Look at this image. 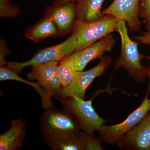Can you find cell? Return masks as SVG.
<instances>
[{"mask_svg": "<svg viewBox=\"0 0 150 150\" xmlns=\"http://www.w3.org/2000/svg\"><path fill=\"white\" fill-rule=\"evenodd\" d=\"M116 31L121 38L120 56L116 62L114 71L124 68L137 82H143L147 77V68L141 64V60L146 58L138 49L139 43L131 40L129 36L127 24L123 20H119Z\"/></svg>", "mask_w": 150, "mask_h": 150, "instance_id": "obj_1", "label": "cell"}, {"mask_svg": "<svg viewBox=\"0 0 150 150\" xmlns=\"http://www.w3.org/2000/svg\"><path fill=\"white\" fill-rule=\"evenodd\" d=\"M72 114L66 110L47 108L41 119V129L46 142L77 135L80 127Z\"/></svg>", "mask_w": 150, "mask_h": 150, "instance_id": "obj_2", "label": "cell"}, {"mask_svg": "<svg viewBox=\"0 0 150 150\" xmlns=\"http://www.w3.org/2000/svg\"><path fill=\"white\" fill-rule=\"evenodd\" d=\"M118 21L110 15H105L98 20L90 22L77 20L72 30L76 40V51L82 50L116 31Z\"/></svg>", "mask_w": 150, "mask_h": 150, "instance_id": "obj_3", "label": "cell"}, {"mask_svg": "<svg viewBox=\"0 0 150 150\" xmlns=\"http://www.w3.org/2000/svg\"><path fill=\"white\" fill-rule=\"evenodd\" d=\"M97 94L89 100H85L75 97H68L59 99L64 110L76 117L81 129L91 135L98 131L106 120L100 117L93 106V100Z\"/></svg>", "mask_w": 150, "mask_h": 150, "instance_id": "obj_4", "label": "cell"}, {"mask_svg": "<svg viewBox=\"0 0 150 150\" xmlns=\"http://www.w3.org/2000/svg\"><path fill=\"white\" fill-rule=\"evenodd\" d=\"M150 86L143 101L138 108L129 114L123 122L115 125H103L98 130L103 142L110 145L117 144L124 136L142 121L150 111Z\"/></svg>", "mask_w": 150, "mask_h": 150, "instance_id": "obj_5", "label": "cell"}, {"mask_svg": "<svg viewBox=\"0 0 150 150\" xmlns=\"http://www.w3.org/2000/svg\"><path fill=\"white\" fill-rule=\"evenodd\" d=\"M112 59L108 56H103L99 64L91 69L77 72L71 83L62 87L54 97L57 99L68 97H75L84 99L86 91L96 78L102 76L111 64Z\"/></svg>", "mask_w": 150, "mask_h": 150, "instance_id": "obj_6", "label": "cell"}, {"mask_svg": "<svg viewBox=\"0 0 150 150\" xmlns=\"http://www.w3.org/2000/svg\"><path fill=\"white\" fill-rule=\"evenodd\" d=\"M76 48V40L75 36L72 34L62 43L41 49L31 59L26 62H7L6 66L18 73H20L24 68L28 66L53 61L59 62L74 52Z\"/></svg>", "mask_w": 150, "mask_h": 150, "instance_id": "obj_7", "label": "cell"}, {"mask_svg": "<svg viewBox=\"0 0 150 150\" xmlns=\"http://www.w3.org/2000/svg\"><path fill=\"white\" fill-rule=\"evenodd\" d=\"M58 64L59 62L53 61L33 65L27 75L28 79L36 81L42 86L47 99L51 103V97L55 96L62 87Z\"/></svg>", "mask_w": 150, "mask_h": 150, "instance_id": "obj_8", "label": "cell"}, {"mask_svg": "<svg viewBox=\"0 0 150 150\" xmlns=\"http://www.w3.org/2000/svg\"><path fill=\"white\" fill-rule=\"evenodd\" d=\"M140 0H114L108 7L102 11L103 15H110L127 24L131 32L141 30L142 22L139 19Z\"/></svg>", "mask_w": 150, "mask_h": 150, "instance_id": "obj_9", "label": "cell"}, {"mask_svg": "<svg viewBox=\"0 0 150 150\" xmlns=\"http://www.w3.org/2000/svg\"><path fill=\"white\" fill-rule=\"evenodd\" d=\"M115 42L114 37L109 34L82 50L71 54L70 56L76 71H83L91 61L101 59L105 52L112 49Z\"/></svg>", "mask_w": 150, "mask_h": 150, "instance_id": "obj_10", "label": "cell"}, {"mask_svg": "<svg viewBox=\"0 0 150 150\" xmlns=\"http://www.w3.org/2000/svg\"><path fill=\"white\" fill-rule=\"evenodd\" d=\"M117 145L123 150H150V111Z\"/></svg>", "mask_w": 150, "mask_h": 150, "instance_id": "obj_11", "label": "cell"}, {"mask_svg": "<svg viewBox=\"0 0 150 150\" xmlns=\"http://www.w3.org/2000/svg\"><path fill=\"white\" fill-rule=\"evenodd\" d=\"M44 16L54 23L59 36L66 35L72 31L77 20L76 3L50 6L45 9Z\"/></svg>", "mask_w": 150, "mask_h": 150, "instance_id": "obj_12", "label": "cell"}, {"mask_svg": "<svg viewBox=\"0 0 150 150\" xmlns=\"http://www.w3.org/2000/svg\"><path fill=\"white\" fill-rule=\"evenodd\" d=\"M100 137H95L83 131L75 136L64 139L48 141L49 147L58 150H102Z\"/></svg>", "mask_w": 150, "mask_h": 150, "instance_id": "obj_13", "label": "cell"}, {"mask_svg": "<svg viewBox=\"0 0 150 150\" xmlns=\"http://www.w3.org/2000/svg\"><path fill=\"white\" fill-rule=\"evenodd\" d=\"M26 123L20 118L13 120L8 131L0 136V150H15L22 146Z\"/></svg>", "mask_w": 150, "mask_h": 150, "instance_id": "obj_14", "label": "cell"}, {"mask_svg": "<svg viewBox=\"0 0 150 150\" xmlns=\"http://www.w3.org/2000/svg\"><path fill=\"white\" fill-rule=\"evenodd\" d=\"M105 0H79L76 3L77 20L85 22L96 21L104 15L101 8Z\"/></svg>", "mask_w": 150, "mask_h": 150, "instance_id": "obj_15", "label": "cell"}, {"mask_svg": "<svg viewBox=\"0 0 150 150\" xmlns=\"http://www.w3.org/2000/svg\"><path fill=\"white\" fill-rule=\"evenodd\" d=\"M24 35L26 38L36 43L48 37L59 36L54 23L46 17L29 28L25 32Z\"/></svg>", "mask_w": 150, "mask_h": 150, "instance_id": "obj_16", "label": "cell"}, {"mask_svg": "<svg viewBox=\"0 0 150 150\" xmlns=\"http://www.w3.org/2000/svg\"><path fill=\"white\" fill-rule=\"evenodd\" d=\"M14 80L27 84L31 86L38 92L42 100V105L44 108L47 109L53 107L52 103L49 102L46 98L44 90L40 87L38 83H32L23 79L20 77L18 73L8 67L1 66L0 68V81Z\"/></svg>", "mask_w": 150, "mask_h": 150, "instance_id": "obj_17", "label": "cell"}, {"mask_svg": "<svg viewBox=\"0 0 150 150\" xmlns=\"http://www.w3.org/2000/svg\"><path fill=\"white\" fill-rule=\"evenodd\" d=\"M77 71L70 55L66 56L59 62L58 74L61 81L62 87L71 83Z\"/></svg>", "mask_w": 150, "mask_h": 150, "instance_id": "obj_18", "label": "cell"}, {"mask_svg": "<svg viewBox=\"0 0 150 150\" xmlns=\"http://www.w3.org/2000/svg\"><path fill=\"white\" fill-rule=\"evenodd\" d=\"M19 8L15 5L11 4L10 1L0 2V15L6 18H14L20 13Z\"/></svg>", "mask_w": 150, "mask_h": 150, "instance_id": "obj_19", "label": "cell"}, {"mask_svg": "<svg viewBox=\"0 0 150 150\" xmlns=\"http://www.w3.org/2000/svg\"><path fill=\"white\" fill-rule=\"evenodd\" d=\"M139 16L143 18L147 31H150V0H140Z\"/></svg>", "mask_w": 150, "mask_h": 150, "instance_id": "obj_20", "label": "cell"}, {"mask_svg": "<svg viewBox=\"0 0 150 150\" xmlns=\"http://www.w3.org/2000/svg\"><path fill=\"white\" fill-rule=\"evenodd\" d=\"M0 48V65L1 67L7 65V62H6L5 58L9 54V51L7 48L5 40L1 39Z\"/></svg>", "mask_w": 150, "mask_h": 150, "instance_id": "obj_21", "label": "cell"}, {"mask_svg": "<svg viewBox=\"0 0 150 150\" xmlns=\"http://www.w3.org/2000/svg\"><path fill=\"white\" fill-rule=\"evenodd\" d=\"M134 38L140 43L150 46V31H147L143 35L135 36Z\"/></svg>", "mask_w": 150, "mask_h": 150, "instance_id": "obj_22", "label": "cell"}, {"mask_svg": "<svg viewBox=\"0 0 150 150\" xmlns=\"http://www.w3.org/2000/svg\"><path fill=\"white\" fill-rule=\"evenodd\" d=\"M79 0H53V5L56 6L62 5L71 3H76Z\"/></svg>", "mask_w": 150, "mask_h": 150, "instance_id": "obj_23", "label": "cell"}, {"mask_svg": "<svg viewBox=\"0 0 150 150\" xmlns=\"http://www.w3.org/2000/svg\"><path fill=\"white\" fill-rule=\"evenodd\" d=\"M147 77H149V79L150 80V65L149 66V67L147 68ZM150 86V83L149 84ZM149 109L150 110V98H149Z\"/></svg>", "mask_w": 150, "mask_h": 150, "instance_id": "obj_24", "label": "cell"}]
</instances>
